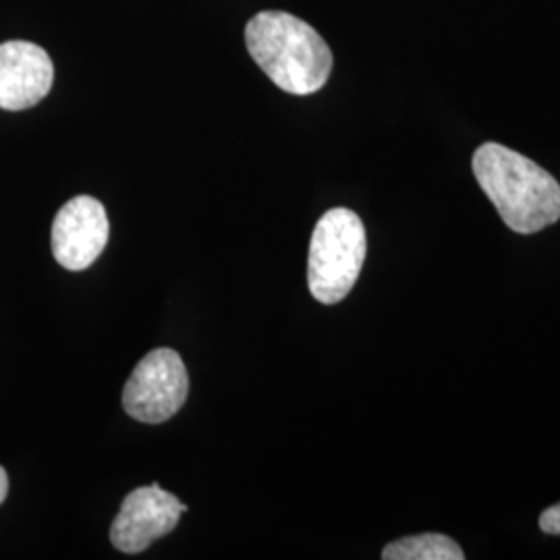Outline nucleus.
I'll list each match as a JSON object with an SVG mask.
<instances>
[{
    "label": "nucleus",
    "instance_id": "1",
    "mask_svg": "<svg viewBox=\"0 0 560 560\" xmlns=\"http://www.w3.org/2000/svg\"><path fill=\"white\" fill-rule=\"evenodd\" d=\"M474 175L511 231L534 235L560 221L559 180L520 152L483 143L474 154Z\"/></svg>",
    "mask_w": 560,
    "mask_h": 560
},
{
    "label": "nucleus",
    "instance_id": "2",
    "mask_svg": "<svg viewBox=\"0 0 560 560\" xmlns=\"http://www.w3.org/2000/svg\"><path fill=\"white\" fill-rule=\"evenodd\" d=\"M252 59L280 90L307 96L324 88L332 71V52L305 21L282 11H264L245 27Z\"/></svg>",
    "mask_w": 560,
    "mask_h": 560
},
{
    "label": "nucleus",
    "instance_id": "3",
    "mask_svg": "<svg viewBox=\"0 0 560 560\" xmlns=\"http://www.w3.org/2000/svg\"><path fill=\"white\" fill-rule=\"evenodd\" d=\"M368 241L360 217L349 208H332L322 217L310 243L307 284L316 300L335 305L360 279Z\"/></svg>",
    "mask_w": 560,
    "mask_h": 560
},
{
    "label": "nucleus",
    "instance_id": "4",
    "mask_svg": "<svg viewBox=\"0 0 560 560\" xmlns=\"http://www.w3.org/2000/svg\"><path fill=\"white\" fill-rule=\"evenodd\" d=\"M189 393V376L179 353L154 349L136 365L122 388V407L133 420L162 423L171 420Z\"/></svg>",
    "mask_w": 560,
    "mask_h": 560
},
{
    "label": "nucleus",
    "instance_id": "5",
    "mask_svg": "<svg viewBox=\"0 0 560 560\" xmlns=\"http://www.w3.org/2000/svg\"><path fill=\"white\" fill-rule=\"evenodd\" d=\"M183 513H187V506L159 483L141 486L120 504L119 515L110 527V541L125 555H138L171 534Z\"/></svg>",
    "mask_w": 560,
    "mask_h": 560
},
{
    "label": "nucleus",
    "instance_id": "6",
    "mask_svg": "<svg viewBox=\"0 0 560 560\" xmlns=\"http://www.w3.org/2000/svg\"><path fill=\"white\" fill-rule=\"evenodd\" d=\"M110 222L101 201L78 196L67 201L52 222V254L62 268L80 272L101 258Z\"/></svg>",
    "mask_w": 560,
    "mask_h": 560
},
{
    "label": "nucleus",
    "instance_id": "7",
    "mask_svg": "<svg viewBox=\"0 0 560 560\" xmlns=\"http://www.w3.org/2000/svg\"><path fill=\"white\" fill-rule=\"evenodd\" d=\"M55 81V67L38 44H0V108L25 110L44 101Z\"/></svg>",
    "mask_w": 560,
    "mask_h": 560
},
{
    "label": "nucleus",
    "instance_id": "8",
    "mask_svg": "<svg viewBox=\"0 0 560 560\" xmlns=\"http://www.w3.org/2000/svg\"><path fill=\"white\" fill-rule=\"evenodd\" d=\"M384 560H463L459 544L444 534H420L393 541L382 552Z\"/></svg>",
    "mask_w": 560,
    "mask_h": 560
},
{
    "label": "nucleus",
    "instance_id": "9",
    "mask_svg": "<svg viewBox=\"0 0 560 560\" xmlns=\"http://www.w3.org/2000/svg\"><path fill=\"white\" fill-rule=\"evenodd\" d=\"M540 529L548 536H560V502L541 513Z\"/></svg>",
    "mask_w": 560,
    "mask_h": 560
},
{
    "label": "nucleus",
    "instance_id": "10",
    "mask_svg": "<svg viewBox=\"0 0 560 560\" xmlns=\"http://www.w3.org/2000/svg\"><path fill=\"white\" fill-rule=\"evenodd\" d=\"M9 494V478H7V471L0 467V504L4 502Z\"/></svg>",
    "mask_w": 560,
    "mask_h": 560
}]
</instances>
